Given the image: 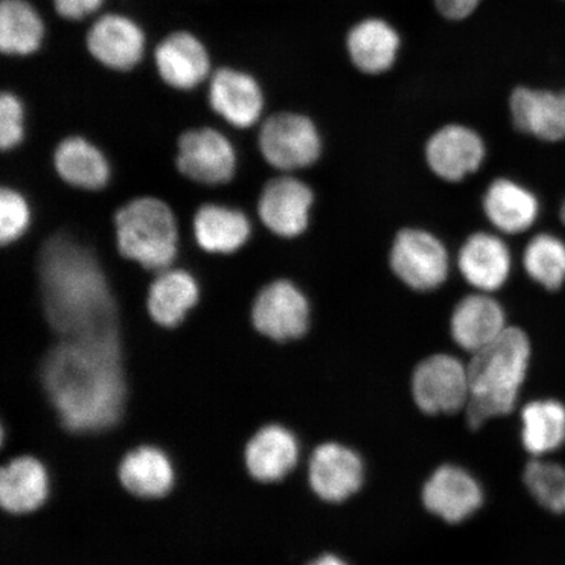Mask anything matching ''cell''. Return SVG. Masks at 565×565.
<instances>
[{
    "mask_svg": "<svg viewBox=\"0 0 565 565\" xmlns=\"http://www.w3.org/2000/svg\"><path fill=\"white\" fill-rule=\"evenodd\" d=\"M483 206L494 228L510 235L527 231L540 214L536 196L526 188L505 179L491 183Z\"/></svg>",
    "mask_w": 565,
    "mask_h": 565,
    "instance_id": "27",
    "label": "cell"
},
{
    "mask_svg": "<svg viewBox=\"0 0 565 565\" xmlns=\"http://www.w3.org/2000/svg\"><path fill=\"white\" fill-rule=\"evenodd\" d=\"M209 103L212 110L237 129H249L263 116L265 97L259 83L245 71L222 67L210 77Z\"/></svg>",
    "mask_w": 565,
    "mask_h": 565,
    "instance_id": "13",
    "label": "cell"
},
{
    "mask_svg": "<svg viewBox=\"0 0 565 565\" xmlns=\"http://www.w3.org/2000/svg\"><path fill=\"white\" fill-rule=\"evenodd\" d=\"M561 216H562L563 223L565 224V201H564L563 206H562Z\"/></svg>",
    "mask_w": 565,
    "mask_h": 565,
    "instance_id": "37",
    "label": "cell"
},
{
    "mask_svg": "<svg viewBox=\"0 0 565 565\" xmlns=\"http://www.w3.org/2000/svg\"><path fill=\"white\" fill-rule=\"evenodd\" d=\"M530 342L519 328H507L499 338L475 353L468 366L470 397L468 420L479 428L512 412L530 362Z\"/></svg>",
    "mask_w": 565,
    "mask_h": 565,
    "instance_id": "3",
    "label": "cell"
},
{
    "mask_svg": "<svg viewBox=\"0 0 565 565\" xmlns=\"http://www.w3.org/2000/svg\"><path fill=\"white\" fill-rule=\"evenodd\" d=\"M524 266L530 278L555 291L565 282V244L553 235L535 236L526 246Z\"/></svg>",
    "mask_w": 565,
    "mask_h": 565,
    "instance_id": "30",
    "label": "cell"
},
{
    "mask_svg": "<svg viewBox=\"0 0 565 565\" xmlns=\"http://www.w3.org/2000/svg\"><path fill=\"white\" fill-rule=\"evenodd\" d=\"M345 45L353 66L364 74L380 75L397 61L401 38L387 21L372 18L352 28Z\"/></svg>",
    "mask_w": 565,
    "mask_h": 565,
    "instance_id": "24",
    "label": "cell"
},
{
    "mask_svg": "<svg viewBox=\"0 0 565 565\" xmlns=\"http://www.w3.org/2000/svg\"><path fill=\"white\" fill-rule=\"evenodd\" d=\"M24 105L13 92H3L0 96V147L12 151L25 136Z\"/></svg>",
    "mask_w": 565,
    "mask_h": 565,
    "instance_id": "33",
    "label": "cell"
},
{
    "mask_svg": "<svg viewBox=\"0 0 565 565\" xmlns=\"http://www.w3.org/2000/svg\"><path fill=\"white\" fill-rule=\"evenodd\" d=\"M482 0H435L436 9L449 20H463L478 9Z\"/></svg>",
    "mask_w": 565,
    "mask_h": 565,
    "instance_id": "35",
    "label": "cell"
},
{
    "mask_svg": "<svg viewBox=\"0 0 565 565\" xmlns=\"http://www.w3.org/2000/svg\"><path fill=\"white\" fill-rule=\"evenodd\" d=\"M391 266L409 288L430 291L439 288L448 278V250L433 233L404 230L394 239Z\"/></svg>",
    "mask_w": 565,
    "mask_h": 565,
    "instance_id": "7",
    "label": "cell"
},
{
    "mask_svg": "<svg viewBox=\"0 0 565 565\" xmlns=\"http://www.w3.org/2000/svg\"><path fill=\"white\" fill-rule=\"evenodd\" d=\"M175 162L181 174L190 181L218 186L233 179L237 158L235 148L221 131L201 127L181 134Z\"/></svg>",
    "mask_w": 565,
    "mask_h": 565,
    "instance_id": "8",
    "label": "cell"
},
{
    "mask_svg": "<svg viewBox=\"0 0 565 565\" xmlns=\"http://www.w3.org/2000/svg\"><path fill=\"white\" fill-rule=\"evenodd\" d=\"M54 168L67 185L96 192L110 180V166L105 154L79 136L61 140L54 151Z\"/></svg>",
    "mask_w": 565,
    "mask_h": 565,
    "instance_id": "26",
    "label": "cell"
},
{
    "mask_svg": "<svg viewBox=\"0 0 565 565\" xmlns=\"http://www.w3.org/2000/svg\"><path fill=\"white\" fill-rule=\"evenodd\" d=\"M250 223L243 211L207 203L198 209L193 233L198 246L211 254L236 253L250 237Z\"/></svg>",
    "mask_w": 565,
    "mask_h": 565,
    "instance_id": "25",
    "label": "cell"
},
{
    "mask_svg": "<svg viewBox=\"0 0 565 565\" xmlns=\"http://www.w3.org/2000/svg\"><path fill=\"white\" fill-rule=\"evenodd\" d=\"M39 277L53 341L124 335L102 266L75 239L55 236L42 246Z\"/></svg>",
    "mask_w": 565,
    "mask_h": 565,
    "instance_id": "2",
    "label": "cell"
},
{
    "mask_svg": "<svg viewBox=\"0 0 565 565\" xmlns=\"http://www.w3.org/2000/svg\"><path fill=\"white\" fill-rule=\"evenodd\" d=\"M45 38L44 20L28 0L0 2V52L28 56L40 51Z\"/></svg>",
    "mask_w": 565,
    "mask_h": 565,
    "instance_id": "28",
    "label": "cell"
},
{
    "mask_svg": "<svg viewBox=\"0 0 565 565\" xmlns=\"http://www.w3.org/2000/svg\"><path fill=\"white\" fill-rule=\"evenodd\" d=\"M31 207L23 194L12 188L0 192V242L11 245L23 237L31 224Z\"/></svg>",
    "mask_w": 565,
    "mask_h": 565,
    "instance_id": "32",
    "label": "cell"
},
{
    "mask_svg": "<svg viewBox=\"0 0 565 565\" xmlns=\"http://www.w3.org/2000/svg\"><path fill=\"white\" fill-rule=\"evenodd\" d=\"M450 328L459 348L476 353L503 333L505 313L491 296L470 295L457 303Z\"/></svg>",
    "mask_w": 565,
    "mask_h": 565,
    "instance_id": "23",
    "label": "cell"
},
{
    "mask_svg": "<svg viewBox=\"0 0 565 565\" xmlns=\"http://www.w3.org/2000/svg\"><path fill=\"white\" fill-rule=\"evenodd\" d=\"M486 157L482 138L470 127L448 125L428 140V166L443 180L457 182L478 171Z\"/></svg>",
    "mask_w": 565,
    "mask_h": 565,
    "instance_id": "17",
    "label": "cell"
},
{
    "mask_svg": "<svg viewBox=\"0 0 565 565\" xmlns=\"http://www.w3.org/2000/svg\"><path fill=\"white\" fill-rule=\"evenodd\" d=\"M258 147L263 157L281 172L313 166L320 159L322 143L312 119L298 113H278L260 127Z\"/></svg>",
    "mask_w": 565,
    "mask_h": 565,
    "instance_id": "5",
    "label": "cell"
},
{
    "mask_svg": "<svg viewBox=\"0 0 565 565\" xmlns=\"http://www.w3.org/2000/svg\"><path fill=\"white\" fill-rule=\"evenodd\" d=\"M482 501L483 493L477 480L456 466L437 469L423 489L424 505L449 524L470 518Z\"/></svg>",
    "mask_w": 565,
    "mask_h": 565,
    "instance_id": "18",
    "label": "cell"
},
{
    "mask_svg": "<svg viewBox=\"0 0 565 565\" xmlns=\"http://www.w3.org/2000/svg\"><path fill=\"white\" fill-rule=\"evenodd\" d=\"M514 126L546 141L565 140V90L520 87L511 96Z\"/></svg>",
    "mask_w": 565,
    "mask_h": 565,
    "instance_id": "22",
    "label": "cell"
},
{
    "mask_svg": "<svg viewBox=\"0 0 565 565\" xmlns=\"http://www.w3.org/2000/svg\"><path fill=\"white\" fill-rule=\"evenodd\" d=\"M172 458L157 445H139L127 451L118 465V479L132 497L157 500L167 497L175 483Z\"/></svg>",
    "mask_w": 565,
    "mask_h": 565,
    "instance_id": "19",
    "label": "cell"
},
{
    "mask_svg": "<svg viewBox=\"0 0 565 565\" xmlns=\"http://www.w3.org/2000/svg\"><path fill=\"white\" fill-rule=\"evenodd\" d=\"M312 190L294 177L282 175L266 183L258 200V216L268 231L285 238H294L306 232Z\"/></svg>",
    "mask_w": 565,
    "mask_h": 565,
    "instance_id": "11",
    "label": "cell"
},
{
    "mask_svg": "<svg viewBox=\"0 0 565 565\" xmlns=\"http://www.w3.org/2000/svg\"><path fill=\"white\" fill-rule=\"evenodd\" d=\"M525 484L539 503L553 513H565V468L534 459L525 469Z\"/></svg>",
    "mask_w": 565,
    "mask_h": 565,
    "instance_id": "31",
    "label": "cell"
},
{
    "mask_svg": "<svg viewBox=\"0 0 565 565\" xmlns=\"http://www.w3.org/2000/svg\"><path fill=\"white\" fill-rule=\"evenodd\" d=\"M416 405L427 414H454L468 405L469 372L458 359L434 355L416 366L413 376Z\"/></svg>",
    "mask_w": 565,
    "mask_h": 565,
    "instance_id": "9",
    "label": "cell"
},
{
    "mask_svg": "<svg viewBox=\"0 0 565 565\" xmlns=\"http://www.w3.org/2000/svg\"><path fill=\"white\" fill-rule=\"evenodd\" d=\"M308 477L318 498L341 503L362 487L363 462L355 451L343 445L322 444L309 459Z\"/></svg>",
    "mask_w": 565,
    "mask_h": 565,
    "instance_id": "16",
    "label": "cell"
},
{
    "mask_svg": "<svg viewBox=\"0 0 565 565\" xmlns=\"http://www.w3.org/2000/svg\"><path fill=\"white\" fill-rule=\"evenodd\" d=\"M300 458L298 437L279 423L258 428L244 449L249 476L259 483H280L296 469Z\"/></svg>",
    "mask_w": 565,
    "mask_h": 565,
    "instance_id": "12",
    "label": "cell"
},
{
    "mask_svg": "<svg viewBox=\"0 0 565 565\" xmlns=\"http://www.w3.org/2000/svg\"><path fill=\"white\" fill-rule=\"evenodd\" d=\"M51 491V475L38 457L23 455L0 463V511L13 515L38 512Z\"/></svg>",
    "mask_w": 565,
    "mask_h": 565,
    "instance_id": "15",
    "label": "cell"
},
{
    "mask_svg": "<svg viewBox=\"0 0 565 565\" xmlns=\"http://www.w3.org/2000/svg\"><path fill=\"white\" fill-rule=\"evenodd\" d=\"M309 565H348L342 559H339L338 556L334 555H323L318 557L315 562Z\"/></svg>",
    "mask_w": 565,
    "mask_h": 565,
    "instance_id": "36",
    "label": "cell"
},
{
    "mask_svg": "<svg viewBox=\"0 0 565 565\" xmlns=\"http://www.w3.org/2000/svg\"><path fill=\"white\" fill-rule=\"evenodd\" d=\"M118 253L147 271L171 268L179 253V225L171 207L154 196L125 204L115 216Z\"/></svg>",
    "mask_w": 565,
    "mask_h": 565,
    "instance_id": "4",
    "label": "cell"
},
{
    "mask_svg": "<svg viewBox=\"0 0 565 565\" xmlns=\"http://www.w3.org/2000/svg\"><path fill=\"white\" fill-rule=\"evenodd\" d=\"M459 271L466 281L480 292L498 291L510 278V249L498 236L478 232L466 239L458 256Z\"/></svg>",
    "mask_w": 565,
    "mask_h": 565,
    "instance_id": "21",
    "label": "cell"
},
{
    "mask_svg": "<svg viewBox=\"0 0 565 565\" xmlns=\"http://www.w3.org/2000/svg\"><path fill=\"white\" fill-rule=\"evenodd\" d=\"M35 373L68 433H103L121 422L127 399L124 335L53 341Z\"/></svg>",
    "mask_w": 565,
    "mask_h": 565,
    "instance_id": "1",
    "label": "cell"
},
{
    "mask_svg": "<svg viewBox=\"0 0 565 565\" xmlns=\"http://www.w3.org/2000/svg\"><path fill=\"white\" fill-rule=\"evenodd\" d=\"M86 46L102 66L126 73L143 60L146 34L132 19L121 13H105L90 25Z\"/></svg>",
    "mask_w": 565,
    "mask_h": 565,
    "instance_id": "10",
    "label": "cell"
},
{
    "mask_svg": "<svg viewBox=\"0 0 565 565\" xmlns=\"http://www.w3.org/2000/svg\"><path fill=\"white\" fill-rule=\"evenodd\" d=\"M200 298V286L192 274L181 268H167L158 273L148 288L147 312L160 329H179Z\"/></svg>",
    "mask_w": 565,
    "mask_h": 565,
    "instance_id": "20",
    "label": "cell"
},
{
    "mask_svg": "<svg viewBox=\"0 0 565 565\" xmlns=\"http://www.w3.org/2000/svg\"><path fill=\"white\" fill-rule=\"evenodd\" d=\"M250 321L254 330L268 341H298L309 329V301L292 281L268 282L254 299Z\"/></svg>",
    "mask_w": 565,
    "mask_h": 565,
    "instance_id": "6",
    "label": "cell"
},
{
    "mask_svg": "<svg viewBox=\"0 0 565 565\" xmlns=\"http://www.w3.org/2000/svg\"><path fill=\"white\" fill-rule=\"evenodd\" d=\"M160 79L175 90H192L211 74L207 47L189 31H174L162 39L153 52Z\"/></svg>",
    "mask_w": 565,
    "mask_h": 565,
    "instance_id": "14",
    "label": "cell"
},
{
    "mask_svg": "<svg viewBox=\"0 0 565 565\" xmlns=\"http://www.w3.org/2000/svg\"><path fill=\"white\" fill-rule=\"evenodd\" d=\"M522 443L536 457L559 449L565 443V406L554 399L526 405L522 409Z\"/></svg>",
    "mask_w": 565,
    "mask_h": 565,
    "instance_id": "29",
    "label": "cell"
},
{
    "mask_svg": "<svg viewBox=\"0 0 565 565\" xmlns=\"http://www.w3.org/2000/svg\"><path fill=\"white\" fill-rule=\"evenodd\" d=\"M54 10L62 19L82 20L102 9L104 0H52Z\"/></svg>",
    "mask_w": 565,
    "mask_h": 565,
    "instance_id": "34",
    "label": "cell"
}]
</instances>
